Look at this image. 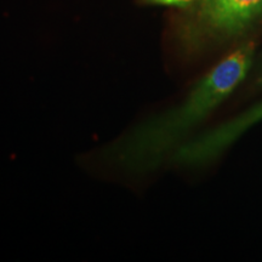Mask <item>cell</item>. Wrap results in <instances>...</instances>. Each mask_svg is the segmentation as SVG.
Returning <instances> with one entry per match:
<instances>
[{
	"label": "cell",
	"mask_w": 262,
	"mask_h": 262,
	"mask_svg": "<svg viewBox=\"0 0 262 262\" xmlns=\"http://www.w3.org/2000/svg\"><path fill=\"white\" fill-rule=\"evenodd\" d=\"M253 42L228 55L195 85L187 100L126 134L107 149L108 160L131 171L153 169L193 126L208 116L244 80L253 63Z\"/></svg>",
	"instance_id": "cell-1"
},
{
	"label": "cell",
	"mask_w": 262,
	"mask_h": 262,
	"mask_svg": "<svg viewBox=\"0 0 262 262\" xmlns=\"http://www.w3.org/2000/svg\"><path fill=\"white\" fill-rule=\"evenodd\" d=\"M262 120V102L245 111L234 119L222 124L216 129L180 147L175 160L182 164H203L215 158L225 148L234 142L249 127Z\"/></svg>",
	"instance_id": "cell-2"
},
{
	"label": "cell",
	"mask_w": 262,
	"mask_h": 262,
	"mask_svg": "<svg viewBox=\"0 0 262 262\" xmlns=\"http://www.w3.org/2000/svg\"><path fill=\"white\" fill-rule=\"evenodd\" d=\"M262 14V0H201L196 26L204 33L234 35Z\"/></svg>",
	"instance_id": "cell-3"
},
{
	"label": "cell",
	"mask_w": 262,
	"mask_h": 262,
	"mask_svg": "<svg viewBox=\"0 0 262 262\" xmlns=\"http://www.w3.org/2000/svg\"><path fill=\"white\" fill-rule=\"evenodd\" d=\"M260 83L262 84V77H261V79H260Z\"/></svg>",
	"instance_id": "cell-5"
},
{
	"label": "cell",
	"mask_w": 262,
	"mask_h": 262,
	"mask_svg": "<svg viewBox=\"0 0 262 262\" xmlns=\"http://www.w3.org/2000/svg\"><path fill=\"white\" fill-rule=\"evenodd\" d=\"M150 2L157 3V4L163 5H176V6H185L193 2V0H150Z\"/></svg>",
	"instance_id": "cell-4"
}]
</instances>
